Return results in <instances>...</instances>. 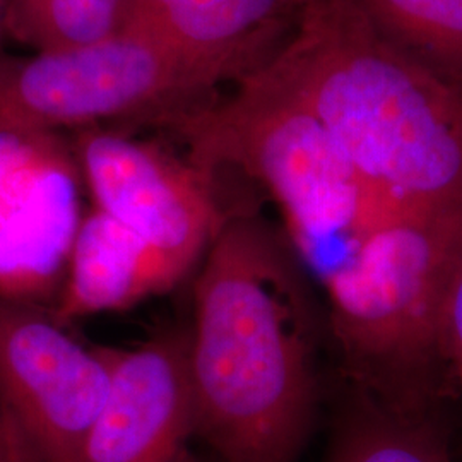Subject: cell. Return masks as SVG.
Masks as SVG:
<instances>
[{
  "label": "cell",
  "mask_w": 462,
  "mask_h": 462,
  "mask_svg": "<svg viewBox=\"0 0 462 462\" xmlns=\"http://www.w3.org/2000/svg\"><path fill=\"white\" fill-rule=\"evenodd\" d=\"M182 278L133 231L95 209L76 231L59 324L125 310L171 290Z\"/></svg>",
  "instance_id": "obj_10"
},
{
  "label": "cell",
  "mask_w": 462,
  "mask_h": 462,
  "mask_svg": "<svg viewBox=\"0 0 462 462\" xmlns=\"http://www.w3.org/2000/svg\"><path fill=\"white\" fill-rule=\"evenodd\" d=\"M124 0H7L4 36L33 51L81 49L120 30Z\"/></svg>",
  "instance_id": "obj_13"
},
{
  "label": "cell",
  "mask_w": 462,
  "mask_h": 462,
  "mask_svg": "<svg viewBox=\"0 0 462 462\" xmlns=\"http://www.w3.org/2000/svg\"><path fill=\"white\" fill-rule=\"evenodd\" d=\"M221 79L129 33L89 47L0 53V137H26L103 120L163 122L206 103Z\"/></svg>",
  "instance_id": "obj_5"
},
{
  "label": "cell",
  "mask_w": 462,
  "mask_h": 462,
  "mask_svg": "<svg viewBox=\"0 0 462 462\" xmlns=\"http://www.w3.org/2000/svg\"><path fill=\"white\" fill-rule=\"evenodd\" d=\"M208 173L225 168L261 183L280 206L300 263L326 282L397 213L365 182L345 151L300 101L248 74L238 91L166 118Z\"/></svg>",
  "instance_id": "obj_3"
},
{
  "label": "cell",
  "mask_w": 462,
  "mask_h": 462,
  "mask_svg": "<svg viewBox=\"0 0 462 462\" xmlns=\"http://www.w3.org/2000/svg\"><path fill=\"white\" fill-rule=\"evenodd\" d=\"M110 391L81 462H187L194 397L187 330H165L133 349L108 347Z\"/></svg>",
  "instance_id": "obj_8"
},
{
  "label": "cell",
  "mask_w": 462,
  "mask_h": 462,
  "mask_svg": "<svg viewBox=\"0 0 462 462\" xmlns=\"http://www.w3.org/2000/svg\"><path fill=\"white\" fill-rule=\"evenodd\" d=\"M0 462H47L0 393Z\"/></svg>",
  "instance_id": "obj_15"
},
{
  "label": "cell",
  "mask_w": 462,
  "mask_h": 462,
  "mask_svg": "<svg viewBox=\"0 0 462 462\" xmlns=\"http://www.w3.org/2000/svg\"><path fill=\"white\" fill-rule=\"evenodd\" d=\"M200 263L187 330L194 437L217 462H298L320 401L309 273L286 236L242 208Z\"/></svg>",
  "instance_id": "obj_1"
},
{
  "label": "cell",
  "mask_w": 462,
  "mask_h": 462,
  "mask_svg": "<svg viewBox=\"0 0 462 462\" xmlns=\"http://www.w3.org/2000/svg\"><path fill=\"white\" fill-rule=\"evenodd\" d=\"M7 0H0V40L4 38V16H5Z\"/></svg>",
  "instance_id": "obj_16"
},
{
  "label": "cell",
  "mask_w": 462,
  "mask_h": 462,
  "mask_svg": "<svg viewBox=\"0 0 462 462\" xmlns=\"http://www.w3.org/2000/svg\"><path fill=\"white\" fill-rule=\"evenodd\" d=\"M322 462H454L446 414L397 410L347 387Z\"/></svg>",
  "instance_id": "obj_11"
},
{
  "label": "cell",
  "mask_w": 462,
  "mask_h": 462,
  "mask_svg": "<svg viewBox=\"0 0 462 462\" xmlns=\"http://www.w3.org/2000/svg\"><path fill=\"white\" fill-rule=\"evenodd\" d=\"M303 0H124L118 33L240 81L295 28Z\"/></svg>",
  "instance_id": "obj_9"
},
{
  "label": "cell",
  "mask_w": 462,
  "mask_h": 462,
  "mask_svg": "<svg viewBox=\"0 0 462 462\" xmlns=\"http://www.w3.org/2000/svg\"><path fill=\"white\" fill-rule=\"evenodd\" d=\"M187 462H199L198 459H196V457H194V456H190V457H189V461Z\"/></svg>",
  "instance_id": "obj_17"
},
{
  "label": "cell",
  "mask_w": 462,
  "mask_h": 462,
  "mask_svg": "<svg viewBox=\"0 0 462 462\" xmlns=\"http://www.w3.org/2000/svg\"><path fill=\"white\" fill-rule=\"evenodd\" d=\"M84 177L101 213L133 231L180 276L204 257L230 209L216 180L158 144L95 127L78 137Z\"/></svg>",
  "instance_id": "obj_6"
},
{
  "label": "cell",
  "mask_w": 462,
  "mask_h": 462,
  "mask_svg": "<svg viewBox=\"0 0 462 462\" xmlns=\"http://www.w3.org/2000/svg\"><path fill=\"white\" fill-rule=\"evenodd\" d=\"M440 332L450 375L462 394V236L444 290Z\"/></svg>",
  "instance_id": "obj_14"
},
{
  "label": "cell",
  "mask_w": 462,
  "mask_h": 462,
  "mask_svg": "<svg viewBox=\"0 0 462 462\" xmlns=\"http://www.w3.org/2000/svg\"><path fill=\"white\" fill-rule=\"evenodd\" d=\"M310 110L394 211H462V88L387 42L353 0H303L254 70Z\"/></svg>",
  "instance_id": "obj_2"
},
{
  "label": "cell",
  "mask_w": 462,
  "mask_h": 462,
  "mask_svg": "<svg viewBox=\"0 0 462 462\" xmlns=\"http://www.w3.org/2000/svg\"><path fill=\"white\" fill-rule=\"evenodd\" d=\"M394 47L462 88V0H353Z\"/></svg>",
  "instance_id": "obj_12"
},
{
  "label": "cell",
  "mask_w": 462,
  "mask_h": 462,
  "mask_svg": "<svg viewBox=\"0 0 462 462\" xmlns=\"http://www.w3.org/2000/svg\"><path fill=\"white\" fill-rule=\"evenodd\" d=\"M461 236L462 211L391 213L322 282L349 389L397 410L444 413L454 380L440 315Z\"/></svg>",
  "instance_id": "obj_4"
},
{
  "label": "cell",
  "mask_w": 462,
  "mask_h": 462,
  "mask_svg": "<svg viewBox=\"0 0 462 462\" xmlns=\"http://www.w3.org/2000/svg\"><path fill=\"white\" fill-rule=\"evenodd\" d=\"M108 347H84L53 317L0 300V393L47 462H81L110 391Z\"/></svg>",
  "instance_id": "obj_7"
}]
</instances>
